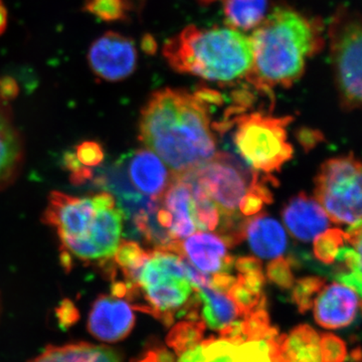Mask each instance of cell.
<instances>
[{
  "instance_id": "484cf974",
  "label": "cell",
  "mask_w": 362,
  "mask_h": 362,
  "mask_svg": "<svg viewBox=\"0 0 362 362\" xmlns=\"http://www.w3.org/2000/svg\"><path fill=\"white\" fill-rule=\"evenodd\" d=\"M206 324L202 320H187L175 324L169 331L166 343L175 350L176 356H181L188 349L201 344Z\"/></svg>"
},
{
  "instance_id": "603a6c76",
  "label": "cell",
  "mask_w": 362,
  "mask_h": 362,
  "mask_svg": "<svg viewBox=\"0 0 362 362\" xmlns=\"http://www.w3.org/2000/svg\"><path fill=\"white\" fill-rule=\"evenodd\" d=\"M268 0H223L228 26L240 30H254L266 18Z\"/></svg>"
},
{
  "instance_id": "d6a6232c",
  "label": "cell",
  "mask_w": 362,
  "mask_h": 362,
  "mask_svg": "<svg viewBox=\"0 0 362 362\" xmlns=\"http://www.w3.org/2000/svg\"><path fill=\"white\" fill-rule=\"evenodd\" d=\"M267 277L282 290L292 289L295 283L291 263L285 258H276L267 266Z\"/></svg>"
},
{
  "instance_id": "d590c367",
  "label": "cell",
  "mask_w": 362,
  "mask_h": 362,
  "mask_svg": "<svg viewBox=\"0 0 362 362\" xmlns=\"http://www.w3.org/2000/svg\"><path fill=\"white\" fill-rule=\"evenodd\" d=\"M221 339L239 345L247 341L243 332L242 321H232L220 329Z\"/></svg>"
},
{
  "instance_id": "60d3db41",
  "label": "cell",
  "mask_w": 362,
  "mask_h": 362,
  "mask_svg": "<svg viewBox=\"0 0 362 362\" xmlns=\"http://www.w3.org/2000/svg\"><path fill=\"white\" fill-rule=\"evenodd\" d=\"M18 86L16 81L11 77L0 78V96L11 102L18 96Z\"/></svg>"
},
{
  "instance_id": "83f0119b",
  "label": "cell",
  "mask_w": 362,
  "mask_h": 362,
  "mask_svg": "<svg viewBox=\"0 0 362 362\" xmlns=\"http://www.w3.org/2000/svg\"><path fill=\"white\" fill-rule=\"evenodd\" d=\"M83 8L106 23L128 21L134 13L126 0H84Z\"/></svg>"
},
{
  "instance_id": "52a82bcc",
  "label": "cell",
  "mask_w": 362,
  "mask_h": 362,
  "mask_svg": "<svg viewBox=\"0 0 362 362\" xmlns=\"http://www.w3.org/2000/svg\"><path fill=\"white\" fill-rule=\"evenodd\" d=\"M331 65L343 110L354 111L361 105V14L347 6L338 7L329 30Z\"/></svg>"
},
{
  "instance_id": "e0dca14e",
  "label": "cell",
  "mask_w": 362,
  "mask_h": 362,
  "mask_svg": "<svg viewBox=\"0 0 362 362\" xmlns=\"http://www.w3.org/2000/svg\"><path fill=\"white\" fill-rule=\"evenodd\" d=\"M160 204L173 218V225L168 230L171 239H185L197 230L192 213V188L187 180L173 175L170 185L162 195Z\"/></svg>"
},
{
  "instance_id": "7bdbcfd3",
  "label": "cell",
  "mask_w": 362,
  "mask_h": 362,
  "mask_svg": "<svg viewBox=\"0 0 362 362\" xmlns=\"http://www.w3.org/2000/svg\"><path fill=\"white\" fill-rule=\"evenodd\" d=\"M180 356V361L177 362H204V349L201 344L194 349L187 350Z\"/></svg>"
},
{
  "instance_id": "ac0fdd59",
  "label": "cell",
  "mask_w": 362,
  "mask_h": 362,
  "mask_svg": "<svg viewBox=\"0 0 362 362\" xmlns=\"http://www.w3.org/2000/svg\"><path fill=\"white\" fill-rule=\"evenodd\" d=\"M246 237L252 251L259 258H278L287 247L284 228L265 214L247 221Z\"/></svg>"
},
{
  "instance_id": "4dcf8cb0",
  "label": "cell",
  "mask_w": 362,
  "mask_h": 362,
  "mask_svg": "<svg viewBox=\"0 0 362 362\" xmlns=\"http://www.w3.org/2000/svg\"><path fill=\"white\" fill-rule=\"evenodd\" d=\"M146 256L147 251L143 250L137 243L121 240L114 254L113 262L121 272H125L141 265Z\"/></svg>"
},
{
  "instance_id": "6da1fadb",
  "label": "cell",
  "mask_w": 362,
  "mask_h": 362,
  "mask_svg": "<svg viewBox=\"0 0 362 362\" xmlns=\"http://www.w3.org/2000/svg\"><path fill=\"white\" fill-rule=\"evenodd\" d=\"M221 103L211 90H157L139 118V140L175 175L192 173L216 154L211 108Z\"/></svg>"
},
{
  "instance_id": "ffe728a7",
  "label": "cell",
  "mask_w": 362,
  "mask_h": 362,
  "mask_svg": "<svg viewBox=\"0 0 362 362\" xmlns=\"http://www.w3.org/2000/svg\"><path fill=\"white\" fill-rule=\"evenodd\" d=\"M116 349L90 343H71L49 346L30 362H121Z\"/></svg>"
},
{
  "instance_id": "ba28073f",
  "label": "cell",
  "mask_w": 362,
  "mask_h": 362,
  "mask_svg": "<svg viewBox=\"0 0 362 362\" xmlns=\"http://www.w3.org/2000/svg\"><path fill=\"white\" fill-rule=\"evenodd\" d=\"M361 164L354 153L324 162L315 177L316 201L338 225L361 221Z\"/></svg>"
},
{
  "instance_id": "7dc6e473",
  "label": "cell",
  "mask_w": 362,
  "mask_h": 362,
  "mask_svg": "<svg viewBox=\"0 0 362 362\" xmlns=\"http://www.w3.org/2000/svg\"><path fill=\"white\" fill-rule=\"evenodd\" d=\"M132 7L135 13H139L144 6L145 0H126Z\"/></svg>"
},
{
  "instance_id": "8fae6325",
  "label": "cell",
  "mask_w": 362,
  "mask_h": 362,
  "mask_svg": "<svg viewBox=\"0 0 362 362\" xmlns=\"http://www.w3.org/2000/svg\"><path fill=\"white\" fill-rule=\"evenodd\" d=\"M135 325V315L130 302L124 298L102 295L90 308L88 330L104 342H118L130 334Z\"/></svg>"
},
{
  "instance_id": "3957f363",
  "label": "cell",
  "mask_w": 362,
  "mask_h": 362,
  "mask_svg": "<svg viewBox=\"0 0 362 362\" xmlns=\"http://www.w3.org/2000/svg\"><path fill=\"white\" fill-rule=\"evenodd\" d=\"M42 221L58 233L66 254L108 267L122 237L124 216L110 192L49 194Z\"/></svg>"
},
{
  "instance_id": "ab89813d",
  "label": "cell",
  "mask_w": 362,
  "mask_h": 362,
  "mask_svg": "<svg viewBox=\"0 0 362 362\" xmlns=\"http://www.w3.org/2000/svg\"><path fill=\"white\" fill-rule=\"evenodd\" d=\"M235 280L237 278L228 275V273H216L211 278L209 287L223 294H228V290L235 284Z\"/></svg>"
},
{
  "instance_id": "f35d334b",
  "label": "cell",
  "mask_w": 362,
  "mask_h": 362,
  "mask_svg": "<svg viewBox=\"0 0 362 362\" xmlns=\"http://www.w3.org/2000/svg\"><path fill=\"white\" fill-rule=\"evenodd\" d=\"M235 268L243 275H251V274H262V262L254 257H242L235 263Z\"/></svg>"
},
{
  "instance_id": "f907efd6",
  "label": "cell",
  "mask_w": 362,
  "mask_h": 362,
  "mask_svg": "<svg viewBox=\"0 0 362 362\" xmlns=\"http://www.w3.org/2000/svg\"><path fill=\"white\" fill-rule=\"evenodd\" d=\"M202 4H211V2L216 1V0H199Z\"/></svg>"
},
{
  "instance_id": "277c9868",
  "label": "cell",
  "mask_w": 362,
  "mask_h": 362,
  "mask_svg": "<svg viewBox=\"0 0 362 362\" xmlns=\"http://www.w3.org/2000/svg\"><path fill=\"white\" fill-rule=\"evenodd\" d=\"M162 54L171 69L221 84L251 75V37L235 28L188 25L164 45Z\"/></svg>"
},
{
  "instance_id": "74e56055",
  "label": "cell",
  "mask_w": 362,
  "mask_h": 362,
  "mask_svg": "<svg viewBox=\"0 0 362 362\" xmlns=\"http://www.w3.org/2000/svg\"><path fill=\"white\" fill-rule=\"evenodd\" d=\"M297 139L305 151L309 152L324 141V136L320 131L303 128L298 131Z\"/></svg>"
},
{
  "instance_id": "f1b7e54d",
  "label": "cell",
  "mask_w": 362,
  "mask_h": 362,
  "mask_svg": "<svg viewBox=\"0 0 362 362\" xmlns=\"http://www.w3.org/2000/svg\"><path fill=\"white\" fill-rule=\"evenodd\" d=\"M345 233L339 228H330L314 238V256L326 265L334 263L340 249L344 247Z\"/></svg>"
},
{
  "instance_id": "7c38bea8",
  "label": "cell",
  "mask_w": 362,
  "mask_h": 362,
  "mask_svg": "<svg viewBox=\"0 0 362 362\" xmlns=\"http://www.w3.org/2000/svg\"><path fill=\"white\" fill-rule=\"evenodd\" d=\"M314 318L326 329H339L356 320L361 296L346 285L332 283L321 289L314 300Z\"/></svg>"
},
{
  "instance_id": "7402d4cb",
  "label": "cell",
  "mask_w": 362,
  "mask_h": 362,
  "mask_svg": "<svg viewBox=\"0 0 362 362\" xmlns=\"http://www.w3.org/2000/svg\"><path fill=\"white\" fill-rule=\"evenodd\" d=\"M319 342L320 337L311 326H297L285 335L283 356L287 362H322Z\"/></svg>"
},
{
  "instance_id": "e575fe53",
  "label": "cell",
  "mask_w": 362,
  "mask_h": 362,
  "mask_svg": "<svg viewBox=\"0 0 362 362\" xmlns=\"http://www.w3.org/2000/svg\"><path fill=\"white\" fill-rule=\"evenodd\" d=\"M75 156L84 168L92 169L102 163L105 154L99 143L86 141L78 145L76 149Z\"/></svg>"
},
{
  "instance_id": "b9f144b4",
  "label": "cell",
  "mask_w": 362,
  "mask_h": 362,
  "mask_svg": "<svg viewBox=\"0 0 362 362\" xmlns=\"http://www.w3.org/2000/svg\"><path fill=\"white\" fill-rule=\"evenodd\" d=\"M59 316L61 317V322L69 325L75 321V317H78V312L70 301L66 300L63 302L61 309L59 310Z\"/></svg>"
},
{
  "instance_id": "8992f818",
  "label": "cell",
  "mask_w": 362,
  "mask_h": 362,
  "mask_svg": "<svg viewBox=\"0 0 362 362\" xmlns=\"http://www.w3.org/2000/svg\"><path fill=\"white\" fill-rule=\"evenodd\" d=\"M292 120V117L277 118L262 112L240 114L233 119L237 125L233 141L254 170L271 175L292 158L294 150L287 141L286 130Z\"/></svg>"
},
{
  "instance_id": "cb8c5ba5",
  "label": "cell",
  "mask_w": 362,
  "mask_h": 362,
  "mask_svg": "<svg viewBox=\"0 0 362 362\" xmlns=\"http://www.w3.org/2000/svg\"><path fill=\"white\" fill-rule=\"evenodd\" d=\"M187 180L192 188V213L197 230H214L220 223V209L209 194L194 180L192 173L177 175Z\"/></svg>"
},
{
  "instance_id": "9c48e42d",
  "label": "cell",
  "mask_w": 362,
  "mask_h": 362,
  "mask_svg": "<svg viewBox=\"0 0 362 362\" xmlns=\"http://www.w3.org/2000/svg\"><path fill=\"white\" fill-rule=\"evenodd\" d=\"M194 180L218 204L221 214H237L240 199L249 190L256 170L232 154L218 152L192 171Z\"/></svg>"
},
{
  "instance_id": "30bf717a",
  "label": "cell",
  "mask_w": 362,
  "mask_h": 362,
  "mask_svg": "<svg viewBox=\"0 0 362 362\" xmlns=\"http://www.w3.org/2000/svg\"><path fill=\"white\" fill-rule=\"evenodd\" d=\"M87 59L90 71L98 80L122 82L137 69V47L131 37L122 33L107 32L90 45Z\"/></svg>"
},
{
  "instance_id": "9a60e30c",
  "label": "cell",
  "mask_w": 362,
  "mask_h": 362,
  "mask_svg": "<svg viewBox=\"0 0 362 362\" xmlns=\"http://www.w3.org/2000/svg\"><path fill=\"white\" fill-rule=\"evenodd\" d=\"M23 156V137L14 123L11 105L0 96V192L18 177Z\"/></svg>"
},
{
  "instance_id": "d6986e66",
  "label": "cell",
  "mask_w": 362,
  "mask_h": 362,
  "mask_svg": "<svg viewBox=\"0 0 362 362\" xmlns=\"http://www.w3.org/2000/svg\"><path fill=\"white\" fill-rule=\"evenodd\" d=\"M204 362H272L264 340L245 341L235 345L214 337L201 342Z\"/></svg>"
},
{
  "instance_id": "bcb514c9",
  "label": "cell",
  "mask_w": 362,
  "mask_h": 362,
  "mask_svg": "<svg viewBox=\"0 0 362 362\" xmlns=\"http://www.w3.org/2000/svg\"><path fill=\"white\" fill-rule=\"evenodd\" d=\"M132 362H157L156 351L153 349L149 350L141 357L134 359Z\"/></svg>"
},
{
  "instance_id": "f546056e",
  "label": "cell",
  "mask_w": 362,
  "mask_h": 362,
  "mask_svg": "<svg viewBox=\"0 0 362 362\" xmlns=\"http://www.w3.org/2000/svg\"><path fill=\"white\" fill-rule=\"evenodd\" d=\"M325 285V280L316 276L299 279L292 287V301L296 304L300 313L310 310L314 300Z\"/></svg>"
},
{
  "instance_id": "4fadbf2b",
  "label": "cell",
  "mask_w": 362,
  "mask_h": 362,
  "mask_svg": "<svg viewBox=\"0 0 362 362\" xmlns=\"http://www.w3.org/2000/svg\"><path fill=\"white\" fill-rule=\"evenodd\" d=\"M122 160L133 187L143 195L161 199L173 178L168 165L147 148L136 150Z\"/></svg>"
},
{
  "instance_id": "d4e9b609",
  "label": "cell",
  "mask_w": 362,
  "mask_h": 362,
  "mask_svg": "<svg viewBox=\"0 0 362 362\" xmlns=\"http://www.w3.org/2000/svg\"><path fill=\"white\" fill-rule=\"evenodd\" d=\"M226 295L237 306L240 316L245 317L257 309L266 308L267 300L263 288L247 282L242 274H239Z\"/></svg>"
},
{
  "instance_id": "2e32d148",
  "label": "cell",
  "mask_w": 362,
  "mask_h": 362,
  "mask_svg": "<svg viewBox=\"0 0 362 362\" xmlns=\"http://www.w3.org/2000/svg\"><path fill=\"white\" fill-rule=\"evenodd\" d=\"M183 257L204 274L228 273L235 259L228 254L225 240L214 233H197L181 242Z\"/></svg>"
},
{
  "instance_id": "5b68a950",
  "label": "cell",
  "mask_w": 362,
  "mask_h": 362,
  "mask_svg": "<svg viewBox=\"0 0 362 362\" xmlns=\"http://www.w3.org/2000/svg\"><path fill=\"white\" fill-rule=\"evenodd\" d=\"M187 259L168 250L147 251L141 265L122 272L126 299L133 309L150 314L165 326L175 322L194 294L187 275Z\"/></svg>"
},
{
  "instance_id": "7a4b0ae2",
  "label": "cell",
  "mask_w": 362,
  "mask_h": 362,
  "mask_svg": "<svg viewBox=\"0 0 362 362\" xmlns=\"http://www.w3.org/2000/svg\"><path fill=\"white\" fill-rule=\"evenodd\" d=\"M323 33L319 18L288 7L275 9L250 37L254 63L247 81L266 93L292 87L304 75L308 59L323 49Z\"/></svg>"
},
{
  "instance_id": "4316f807",
  "label": "cell",
  "mask_w": 362,
  "mask_h": 362,
  "mask_svg": "<svg viewBox=\"0 0 362 362\" xmlns=\"http://www.w3.org/2000/svg\"><path fill=\"white\" fill-rule=\"evenodd\" d=\"M340 262L334 278L342 284L352 288L361 296V252L354 247H343L337 257Z\"/></svg>"
},
{
  "instance_id": "681fc988",
  "label": "cell",
  "mask_w": 362,
  "mask_h": 362,
  "mask_svg": "<svg viewBox=\"0 0 362 362\" xmlns=\"http://www.w3.org/2000/svg\"><path fill=\"white\" fill-rule=\"evenodd\" d=\"M351 359L354 362H361V347H357L356 350L351 352Z\"/></svg>"
},
{
  "instance_id": "1f68e13d",
  "label": "cell",
  "mask_w": 362,
  "mask_h": 362,
  "mask_svg": "<svg viewBox=\"0 0 362 362\" xmlns=\"http://www.w3.org/2000/svg\"><path fill=\"white\" fill-rule=\"evenodd\" d=\"M243 332L247 341L264 340L268 334L270 325V317L266 308H259L244 317L242 321Z\"/></svg>"
},
{
  "instance_id": "5bb4252c",
  "label": "cell",
  "mask_w": 362,
  "mask_h": 362,
  "mask_svg": "<svg viewBox=\"0 0 362 362\" xmlns=\"http://www.w3.org/2000/svg\"><path fill=\"white\" fill-rule=\"evenodd\" d=\"M286 228L300 242H310L329 226L327 214L316 199L300 192L283 209Z\"/></svg>"
},
{
  "instance_id": "8d00e7d4",
  "label": "cell",
  "mask_w": 362,
  "mask_h": 362,
  "mask_svg": "<svg viewBox=\"0 0 362 362\" xmlns=\"http://www.w3.org/2000/svg\"><path fill=\"white\" fill-rule=\"evenodd\" d=\"M265 202L254 192H249L240 199L239 206L240 213L245 216H252L259 213Z\"/></svg>"
},
{
  "instance_id": "836d02e7",
  "label": "cell",
  "mask_w": 362,
  "mask_h": 362,
  "mask_svg": "<svg viewBox=\"0 0 362 362\" xmlns=\"http://www.w3.org/2000/svg\"><path fill=\"white\" fill-rule=\"evenodd\" d=\"M320 356L322 362H345L346 344L332 333H323L320 337Z\"/></svg>"
},
{
  "instance_id": "f6af8a7d",
  "label": "cell",
  "mask_w": 362,
  "mask_h": 362,
  "mask_svg": "<svg viewBox=\"0 0 362 362\" xmlns=\"http://www.w3.org/2000/svg\"><path fill=\"white\" fill-rule=\"evenodd\" d=\"M7 25H8V13H7L6 4L0 0V37L6 33Z\"/></svg>"
},
{
  "instance_id": "c3c4849f",
  "label": "cell",
  "mask_w": 362,
  "mask_h": 362,
  "mask_svg": "<svg viewBox=\"0 0 362 362\" xmlns=\"http://www.w3.org/2000/svg\"><path fill=\"white\" fill-rule=\"evenodd\" d=\"M143 49H144V51L148 52V51H153V40H148V37H145L144 40H143Z\"/></svg>"
},
{
  "instance_id": "ee69618b",
  "label": "cell",
  "mask_w": 362,
  "mask_h": 362,
  "mask_svg": "<svg viewBox=\"0 0 362 362\" xmlns=\"http://www.w3.org/2000/svg\"><path fill=\"white\" fill-rule=\"evenodd\" d=\"M156 351L157 362H177L176 356L173 352L169 351L165 347L162 345H157V346L152 349Z\"/></svg>"
},
{
  "instance_id": "44dd1931",
  "label": "cell",
  "mask_w": 362,
  "mask_h": 362,
  "mask_svg": "<svg viewBox=\"0 0 362 362\" xmlns=\"http://www.w3.org/2000/svg\"><path fill=\"white\" fill-rule=\"evenodd\" d=\"M194 289L201 299L202 321L211 329L220 330L239 316L237 306L226 294L216 291L209 286H194Z\"/></svg>"
}]
</instances>
